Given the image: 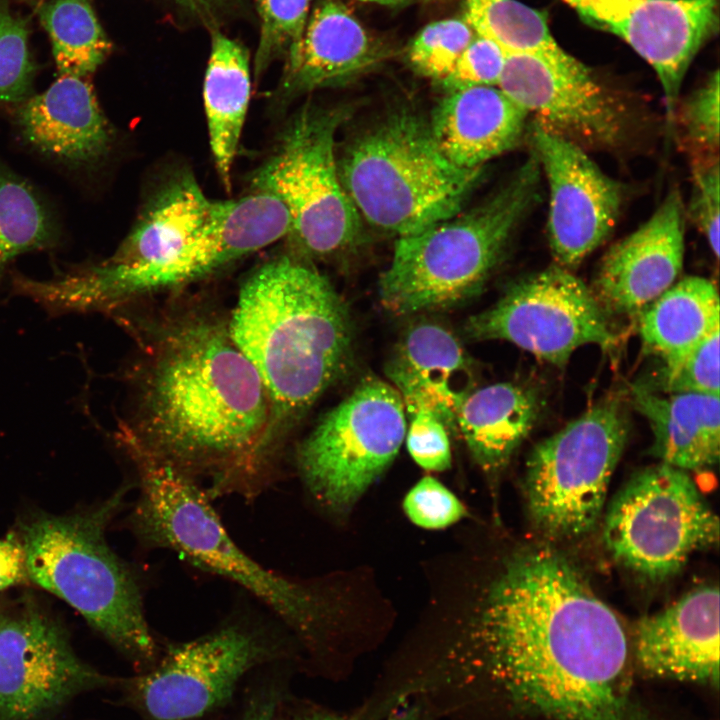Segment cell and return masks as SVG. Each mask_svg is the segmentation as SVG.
Segmentation results:
<instances>
[{
    "instance_id": "6da1fadb",
    "label": "cell",
    "mask_w": 720,
    "mask_h": 720,
    "mask_svg": "<svg viewBox=\"0 0 720 720\" xmlns=\"http://www.w3.org/2000/svg\"><path fill=\"white\" fill-rule=\"evenodd\" d=\"M467 674L542 720H649L627 679L615 612L562 555L531 548L491 582L469 636Z\"/></svg>"
},
{
    "instance_id": "7a4b0ae2",
    "label": "cell",
    "mask_w": 720,
    "mask_h": 720,
    "mask_svg": "<svg viewBox=\"0 0 720 720\" xmlns=\"http://www.w3.org/2000/svg\"><path fill=\"white\" fill-rule=\"evenodd\" d=\"M141 413L134 438L190 478L209 475L211 494L261 489L269 400L228 329L194 321L167 334L142 385Z\"/></svg>"
},
{
    "instance_id": "3957f363",
    "label": "cell",
    "mask_w": 720,
    "mask_h": 720,
    "mask_svg": "<svg viewBox=\"0 0 720 720\" xmlns=\"http://www.w3.org/2000/svg\"><path fill=\"white\" fill-rule=\"evenodd\" d=\"M227 329L265 388L272 454L279 429L302 416L350 367V313L319 271L282 255L243 283Z\"/></svg>"
},
{
    "instance_id": "277c9868",
    "label": "cell",
    "mask_w": 720,
    "mask_h": 720,
    "mask_svg": "<svg viewBox=\"0 0 720 720\" xmlns=\"http://www.w3.org/2000/svg\"><path fill=\"white\" fill-rule=\"evenodd\" d=\"M129 487L72 513L32 512L13 535L24 552L28 581L78 611L87 623L136 661L153 658L156 647L139 584L106 540Z\"/></svg>"
},
{
    "instance_id": "5b68a950",
    "label": "cell",
    "mask_w": 720,
    "mask_h": 720,
    "mask_svg": "<svg viewBox=\"0 0 720 720\" xmlns=\"http://www.w3.org/2000/svg\"><path fill=\"white\" fill-rule=\"evenodd\" d=\"M123 447L135 465L139 489L129 525L144 544L173 550L241 585L296 632L318 635L329 616L318 591L261 566L242 551L194 479L135 440Z\"/></svg>"
},
{
    "instance_id": "8992f818",
    "label": "cell",
    "mask_w": 720,
    "mask_h": 720,
    "mask_svg": "<svg viewBox=\"0 0 720 720\" xmlns=\"http://www.w3.org/2000/svg\"><path fill=\"white\" fill-rule=\"evenodd\" d=\"M540 176L531 153L512 178L479 206L398 237L378 283L383 306L409 315L449 309L479 294L534 204Z\"/></svg>"
},
{
    "instance_id": "52a82bcc",
    "label": "cell",
    "mask_w": 720,
    "mask_h": 720,
    "mask_svg": "<svg viewBox=\"0 0 720 720\" xmlns=\"http://www.w3.org/2000/svg\"><path fill=\"white\" fill-rule=\"evenodd\" d=\"M481 169H464L438 148L429 125L394 112L354 138L338 162L359 216L398 237L459 213Z\"/></svg>"
},
{
    "instance_id": "ba28073f",
    "label": "cell",
    "mask_w": 720,
    "mask_h": 720,
    "mask_svg": "<svg viewBox=\"0 0 720 720\" xmlns=\"http://www.w3.org/2000/svg\"><path fill=\"white\" fill-rule=\"evenodd\" d=\"M628 434L626 409L610 397L535 445L526 462L524 492L539 531L552 539H573L595 526Z\"/></svg>"
},
{
    "instance_id": "9c48e42d",
    "label": "cell",
    "mask_w": 720,
    "mask_h": 720,
    "mask_svg": "<svg viewBox=\"0 0 720 720\" xmlns=\"http://www.w3.org/2000/svg\"><path fill=\"white\" fill-rule=\"evenodd\" d=\"M344 112L307 105L281 132L272 153L252 175L253 191L286 208L297 246L328 257L358 239L360 216L340 179L335 135Z\"/></svg>"
},
{
    "instance_id": "30bf717a",
    "label": "cell",
    "mask_w": 720,
    "mask_h": 720,
    "mask_svg": "<svg viewBox=\"0 0 720 720\" xmlns=\"http://www.w3.org/2000/svg\"><path fill=\"white\" fill-rule=\"evenodd\" d=\"M603 539L617 562L661 580L718 543L719 521L690 475L660 462L636 472L613 498Z\"/></svg>"
},
{
    "instance_id": "8fae6325",
    "label": "cell",
    "mask_w": 720,
    "mask_h": 720,
    "mask_svg": "<svg viewBox=\"0 0 720 720\" xmlns=\"http://www.w3.org/2000/svg\"><path fill=\"white\" fill-rule=\"evenodd\" d=\"M405 435L400 394L388 383L367 377L303 441L298 468L320 504L345 514L390 466Z\"/></svg>"
},
{
    "instance_id": "7c38bea8",
    "label": "cell",
    "mask_w": 720,
    "mask_h": 720,
    "mask_svg": "<svg viewBox=\"0 0 720 720\" xmlns=\"http://www.w3.org/2000/svg\"><path fill=\"white\" fill-rule=\"evenodd\" d=\"M472 340H503L558 368L579 347L610 350L617 335L588 288L557 264L512 283L489 308L464 325Z\"/></svg>"
},
{
    "instance_id": "4fadbf2b",
    "label": "cell",
    "mask_w": 720,
    "mask_h": 720,
    "mask_svg": "<svg viewBox=\"0 0 720 720\" xmlns=\"http://www.w3.org/2000/svg\"><path fill=\"white\" fill-rule=\"evenodd\" d=\"M109 681L74 652L64 626L33 597L0 606V720H37Z\"/></svg>"
},
{
    "instance_id": "5bb4252c",
    "label": "cell",
    "mask_w": 720,
    "mask_h": 720,
    "mask_svg": "<svg viewBox=\"0 0 720 720\" xmlns=\"http://www.w3.org/2000/svg\"><path fill=\"white\" fill-rule=\"evenodd\" d=\"M497 87L534 123L584 149L615 147L624 137V105L562 48L507 53Z\"/></svg>"
},
{
    "instance_id": "9a60e30c",
    "label": "cell",
    "mask_w": 720,
    "mask_h": 720,
    "mask_svg": "<svg viewBox=\"0 0 720 720\" xmlns=\"http://www.w3.org/2000/svg\"><path fill=\"white\" fill-rule=\"evenodd\" d=\"M530 144L549 188L547 237L556 264L578 266L612 232L621 209V186L581 146L530 127Z\"/></svg>"
},
{
    "instance_id": "2e32d148",
    "label": "cell",
    "mask_w": 720,
    "mask_h": 720,
    "mask_svg": "<svg viewBox=\"0 0 720 720\" xmlns=\"http://www.w3.org/2000/svg\"><path fill=\"white\" fill-rule=\"evenodd\" d=\"M258 636L229 625L170 647L161 662L133 682L137 702L155 720H190L222 704L264 655Z\"/></svg>"
},
{
    "instance_id": "e0dca14e",
    "label": "cell",
    "mask_w": 720,
    "mask_h": 720,
    "mask_svg": "<svg viewBox=\"0 0 720 720\" xmlns=\"http://www.w3.org/2000/svg\"><path fill=\"white\" fill-rule=\"evenodd\" d=\"M652 66L674 120L684 76L718 25L717 0H562Z\"/></svg>"
},
{
    "instance_id": "ac0fdd59",
    "label": "cell",
    "mask_w": 720,
    "mask_h": 720,
    "mask_svg": "<svg viewBox=\"0 0 720 720\" xmlns=\"http://www.w3.org/2000/svg\"><path fill=\"white\" fill-rule=\"evenodd\" d=\"M684 216L683 201L672 191L605 253L591 290L607 315H639L675 282L684 260Z\"/></svg>"
},
{
    "instance_id": "d6986e66",
    "label": "cell",
    "mask_w": 720,
    "mask_h": 720,
    "mask_svg": "<svg viewBox=\"0 0 720 720\" xmlns=\"http://www.w3.org/2000/svg\"><path fill=\"white\" fill-rule=\"evenodd\" d=\"M633 655L650 677L719 683V589L705 585L634 627Z\"/></svg>"
},
{
    "instance_id": "ffe728a7",
    "label": "cell",
    "mask_w": 720,
    "mask_h": 720,
    "mask_svg": "<svg viewBox=\"0 0 720 720\" xmlns=\"http://www.w3.org/2000/svg\"><path fill=\"white\" fill-rule=\"evenodd\" d=\"M472 362L445 327L419 322L403 336L386 372L410 415L425 410L449 434H458L457 412L473 388Z\"/></svg>"
},
{
    "instance_id": "44dd1931",
    "label": "cell",
    "mask_w": 720,
    "mask_h": 720,
    "mask_svg": "<svg viewBox=\"0 0 720 720\" xmlns=\"http://www.w3.org/2000/svg\"><path fill=\"white\" fill-rule=\"evenodd\" d=\"M24 139L40 152L73 167H91L109 153L113 133L91 84L60 76L23 102L16 114Z\"/></svg>"
},
{
    "instance_id": "7402d4cb",
    "label": "cell",
    "mask_w": 720,
    "mask_h": 720,
    "mask_svg": "<svg viewBox=\"0 0 720 720\" xmlns=\"http://www.w3.org/2000/svg\"><path fill=\"white\" fill-rule=\"evenodd\" d=\"M383 54V48L342 3L322 0L307 20L297 53L285 60L275 98L280 103L343 82L374 65Z\"/></svg>"
},
{
    "instance_id": "603a6c76",
    "label": "cell",
    "mask_w": 720,
    "mask_h": 720,
    "mask_svg": "<svg viewBox=\"0 0 720 720\" xmlns=\"http://www.w3.org/2000/svg\"><path fill=\"white\" fill-rule=\"evenodd\" d=\"M527 117L497 86H474L448 91L429 127L449 161L479 169L519 142Z\"/></svg>"
},
{
    "instance_id": "cb8c5ba5",
    "label": "cell",
    "mask_w": 720,
    "mask_h": 720,
    "mask_svg": "<svg viewBox=\"0 0 720 720\" xmlns=\"http://www.w3.org/2000/svg\"><path fill=\"white\" fill-rule=\"evenodd\" d=\"M634 407L653 434L650 452L661 463L686 472L711 468L719 460V396L660 393L633 385Z\"/></svg>"
},
{
    "instance_id": "d4e9b609",
    "label": "cell",
    "mask_w": 720,
    "mask_h": 720,
    "mask_svg": "<svg viewBox=\"0 0 720 720\" xmlns=\"http://www.w3.org/2000/svg\"><path fill=\"white\" fill-rule=\"evenodd\" d=\"M539 415L535 394L520 385L500 382L473 389L457 412V430L472 458L496 481Z\"/></svg>"
},
{
    "instance_id": "484cf974",
    "label": "cell",
    "mask_w": 720,
    "mask_h": 720,
    "mask_svg": "<svg viewBox=\"0 0 720 720\" xmlns=\"http://www.w3.org/2000/svg\"><path fill=\"white\" fill-rule=\"evenodd\" d=\"M717 328L718 290L700 276L673 283L639 314L640 336L662 359V372L675 370Z\"/></svg>"
},
{
    "instance_id": "4316f807",
    "label": "cell",
    "mask_w": 720,
    "mask_h": 720,
    "mask_svg": "<svg viewBox=\"0 0 720 720\" xmlns=\"http://www.w3.org/2000/svg\"><path fill=\"white\" fill-rule=\"evenodd\" d=\"M250 90L246 48L214 31L203 97L216 171L227 191L231 188L232 167L247 114Z\"/></svg>"
},
{
    "instance_id": "83f0119b",
    "label": "cell",
    "mask_w": 720,
    "mask_h": 720,
    "mask_svg": "<svg viewBox=\"0 0 720 720\" xmlns=\"http://www.w3.org/2000/svg\"><path fill=\"white\" fill-rule=\"evenodd\" d=\"M60 76L86 77L111 50L90 0H50L39 11Z\"/></svg>"
},
{
    "instance_id": "f1b7e54d",
    "label": "cell",
    "mask_w": 720,
    "mask_h": 720,
    "mask_svg": "<svg viewBox=\"0 0 720 720\" xmlns=\"http://www.w3.org/2000/svg\"><path fill=\"white\" fill-rule=\"evenodd\" d=\"M54 218L39 194L13 172L0 168V279L8 263L57 240Z\"/></svg>"
},
{
    "instance_id": "f546056e",
    "label": "cell",
    "mask_w": 720,
    "mask_h": 720,
    "mask_svg": "<svg viewBox=\"0 0 720 720\" xmlns=\"http://www.w3.org/2000/svg\"><path fill=\"white\" fill-rule=\"evenodd\" d=\"M467 20L477 35L509 52H555L546 16L516 0H465Z\"/></svg>"
},
{
    "instance_id": "4dcf8cb0",
    "label": "cell",
    "mask_w": 720,
    "mask_h": 720,
    "mask_svg": "<svg viewBox=\"0 0 720 720\" xmlns=\"http://www.w3.org/2000/svg\"><path fill=\"white\" fill-rule=\"evenodd\" d=\"M310 0H256L260 36L254 60L255 75H261L277 59L295 55L308 20Z\"/></svg>"
},
{
    "instance_id": "1f68e13d",
    "label": "cell",
    "mask_w": 720,
    "mask_h": 720,
    "mask_svg": "<svg viewBox=\"0 0 720 720\" xmlns=\"http://www.w3.org/2000/svg\"><path fill=\"white\" fill-rule=\"evenodd\" d=\"M474 32L464 19L430 23L410 44L409 62L418 73L442 82L472 41Z\"/></svg>"
},
{
    "instance_id": "d6a6232c",
    "label": "cell",
    "mask_w": 720,
    "mask_h": 720,
    "mask_svg": "<svg viewBox=\"0 0 720 720\" xmlns=\"http://www.w3.org/2000/svg\"><path fill=\"white\" fill-rule=\"evenodd\" d=\"M660 393H699L719 396V328L712 331L673 371H659L641 384Z\"/></svg>"
},
{
    "instance_id": "836d02e7",
    "label": "cell",
    "mask_w": 720,
    "mask_h": 720,
    "mask_svg": "<svg viewBox=\"0 0 720 720\" xmlns=\"http://www.w3.org/2000/svg\"><path fill=\"white\" fill-rule=\"evenodd\" d=\"M34 73L24 21L0 5V102H20Z\"/></svg>"
},
{
    "instance_id": "e575fe53",
    "label": "cell",
    "mask_w": 720,
    "mask_h": 720,
    "mask_svg": "<svg viewBox=\"0 0 720 720\" xmlns=\"http://www.w3.org/2000/svg\"><path fill=\"white\" fill-rule=\"evenodd\" d=\"M719 82V72L715 71L677 106L685 139L699 158L716 156L718 152Z\"/></svg>"
},
{
    "instance_id": "d590c367",
    "label": "cell",
    "mask_w": 720,
    "mask_h": 720,
    "mask_svg": "<svg viewBox=\"0 0 720 720\" xmlns=\"http://www.w3.org/2000/svg\"><path fill=\"white\" fill-rule=\"evenodd\" d=\"M403 509L411 522L425 529L446 528L466 515L462 502L432 476H424L410 489Z\"/></svg>"
},
{
    "instance_id": "8d00e7d4",
    "label": "cell",
    "mask_w": 720,
    "mask_h": 720,
    "mask_svg": "<svg viewBox=\"0 0 720 720\" xmlns=\"http://www.w3.org/2000/svg\"><path fill=\"white\" fill-rule=\"evenodd\" d=\"M687 213L702 232L716 258L719 256L720 176L718 155L700 157L693 169Z\"/></svg>"
},
{
    "instance_id": "74e56055",
    "label": "cell",
    "mask_w": 720,
    "mask_h": 720,
    "mask_svg": "<svg viewBox=\"0 0 720 720\" xmlns=\"http://www.w3.org/2000/svg\"><path fill=\"white\" fill-rule=\"evenodd\" d=\"M506 55L507 52L498 43L476 34L442 83L448 91L497 86Z\"/></svg>"
},
{
    "instance_id": "f35d334b",
    "label": "cell",
    "mask_w": 720,
    "mask_h": 720,
    "mask_svg": "<svg viewBox=\"0 0 720 720\" xmlns=\"http://www.w3.org/2000/svg\"><path fill=\"white\" fill-rule=\"evenodd\" d=\"M405 437L408 452L420 467L436 472L450 467L449 432L433 414L418 410L410 415Z\"/></svg>"
},
{
    "instance_id": "ab89813d",
    "label": "cell",
    "mask_w": 720,
    "mask_h": 720,
    "mask_svg": "<svg viewBox=\"0 0 720 720\" xmlns=\"http://www.w3.org/2000/svg\"><path fill=\"white\" fill-rule=\"evenodd\" d=\"M27 582L24 552L11 533L0 539V592Z\"/></svg>"
},
{
    "instance_id": "60d3db41",
    "label": "cell",
    "mask_w": 720,
    "mask_h": 720,
    "mask_svg": "<svg viewBox=\"0 0 720 720\" xmlns=\"http://www.w3.org/2000/svg\"><path fill=\"white\" fill-rule=\"evenodd\" d=\"M304 720H352L347 719L343 717H339L336 715L331 714H313L311 716L306 717ZM387 720H422L421 718V712L418 708L414 707H407L404 710H401L397 713H393Z\"/></svg>"
},
{
    "instance_id": "b9f144b4",
    "label": "cell",
    "mask_w": 720,
    "mask_h": 720,
    "mask_svg": "<svg viewBox=\"0 0 720 720\" xmlns=\"http://www.w3.org/2000/svg\"><path fill=\"white\" fill-rule=\"evenodd\" d=\"M274 702L271 699L261 700L254 704L246 714L244 720H272Z\"/></svg>"
},
{
    "instance_id": "7bdbcfd3",
    "label": "cell",
    "mask_w": 720,
    "mask_h": 720,
    "mask_svg": "<svg viewBox=\"0 0 720 720\" xmlns=\"http://www.w3.org/2000/svg\"><path fill=\"white\" fill-rule=\"evenodd\" d=\"M183 7L199 15L210 14L222 0H176Z\"/></svg>"
},
{
    "instance_id": "ee69618b",
    "label": "cell",
    "mask_w": 720,
    "mask_h": 720,
    "mask_svg": "<svg viewBox=\"0 0 720 720\" xmlns=\"http://www.w3.org/2000/svg\"><path fill=\"white\" fill-rule=\"evenodd\" d=\"M359 1L375 2V3H380V4H398V3H401V2L407 1V0H359Z\"/></svg>"
},
{
    "instance_id": "f6af8a7d",
    "label": "cell",
    "mask_w": 720,
    "mask_h": 720,
    "mask_svg": "<svg viewBox=\"0 0 720 720\" xmlns=\"http://www.w3.org/2000/svg\"><path fill=\"white\" fill-rule=\"evenodd\" d=\"M0 606H1V602H0Z\"/></svg>"
}]
</instances>
